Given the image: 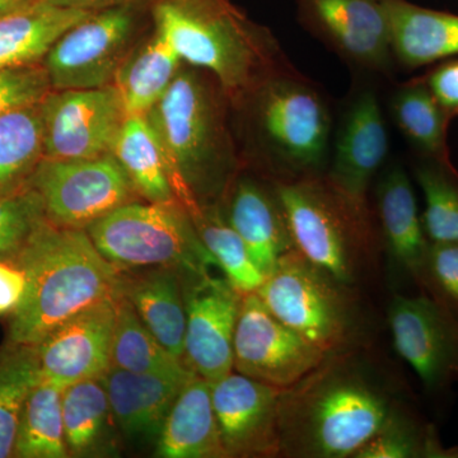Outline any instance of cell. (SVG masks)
Here are the masks:
<instances>
[{"label": "cell", "instance_id": "obj_1", "mask_svg": "<svg viewBox=\"0 0 458 458\" xmlns=\"http://www.w3.org/2000/svg\"><path fill=\"white\" fill-rule=\"evenodd\" d=\"M397 405L367 373L340 354L280 390V454L346 458L390 420Z\"/></svg>", "mask_w": 458, "mask_h": 458}, {"label": "cell", "instance_id": "obj_2", "mask_svg": "<svg viewBox=\"0 0 458 458\" xmlns=\"http://www.w3.org/2000/svg\"><path fill=\"white\" fill-rule=\"evenodd\" d=\"M12 262L25 273L27 288L9 316V343L38 345L66 319L123 294L122 270L99 254L86 229L47 219Z\"/></svg>", "mask_w": 458, "mask_h": 458}, {"label": "cell", "instance_id": "obj_3", "mask_svg": "<svg viewBox=\"0 0 458 458\" xmlns=\"http://www.w3.org/2000/svg\"><path fill=\"white\" fill-rule=\"evenodd\" d=\"M152 13L156 31L180 59L213 74L229 98L289 72L273 36L229 0H156Z\"/></svg>", "mask_w": 458, "mask_h": 458}, {"label": "cell", "instance_id": "obj_4", "mask_svg": "<svg viewBox=\"0 0 458 458\" xmlns=\"http://www.w3.org/2000/svg\"><path fill=\"white\" fill-rule=\"evenodd\" d=\"M146 119L164 148L181 204L188 209L200 195L218 191L233 152L216 89L201 75L179 72Z\"/></svg>", "mask_w": 458, "mask_h": 458}, {"label": "cell", "instance_id": "obj_5", "mask_svg": "<svg viewBox=\"0 0 458 458\" xmlns=\"http://www.w3.org/2000/svg\"><path fill=\"white\" fill-rule=\"evenodd\" d=\"M276 190L294 249L344 284H354L372 250L369 212L318 176L282 181Z\"/></svg>", "mask_w": 458, "mask_h": 458}, {"label": "cell", "instance_id": "obj_6", "mask_svg": "<svg viewBox=\"0 0 458 458\" xmlns=\"http://www.w3.org/2000/svg\"><path fill=\"white\" fill-rule=\"evenodd\" d=\"M86 231L99 254L119 270L172 267L190 279L216 267L180 203L131 201Z\"/></svg>", "mask_w": 458, "mask_h": 458}, {"label": "cell", "instance_id": "obj_7", "mask_svg": "<svg viewBox=\"0 0 458 458\" xmlns=\"http://www.w3.org/2000/svg\"><path fill=\"white\" fill-rule=\"evenodd\" d=\"M256 294L286 327L327 355L342 354L360 335V313L351 285L293 249Z\"/></svg>", "mask_w": 458, "mask_h": 458}, {"label": "cell", "instance_id": "obj_8", "mask_svg": "<svg viewBox=\"0 0 458 458\" xmlns=\"http://www.w3.org/2000/svg\"><path fill=\"white\" fill-rule=\"evenodd\" d=\"M252 93L259 134L276 167L288 180L318 176L330 153L331 114L322 96L291 71Z\"/></svg>", "mask_w": 458, "mask_h": 458}, {"label": "cell", "instance_id": "obj_9", "mask_svg": "<svg viewBox=\"0 0 458 458\" xmlns=\"http://www.w3.org/2000/svg\"><path fill=\"white\" fill-rule=\"evenodd\" d=\"M40 195L47 221L87 229L108 213L135 201L134 186L113 153L83 159H47L26 180Z\"/></svg>", "mask_w": 458, "mask_h": 458}, {"label": "cell", "instance_id": "obj_10", "mask_svg": "<svg viewBox=\"0 0 458 458\" xmlns=\"http://www.w3.org/2000/svg\"><path fill=\"white\" fill-rule=\"evenodd\" d=\"M147 4L92 12L57 38L44 57L53 90L98 89L114 83L129 55L140 13Z\"/></svg>", "mask_w": 458, "mask_h": 458}, {"label": "cell", "instance_id": "obj_11", "mask_svg": "<svg viewBox=\"0 0 458 458\" xmlns=\"http://www.w3.org/2000/svg\"><path fill=\"white\" fill-rule=\"evenodd\" d=\"M328 355L286 327L256 293L243 295L233 340V369L278 390L291 387Z\"/></svg>", "mask_w": 458, "mask_h": 458}, {"label": "cell", "instance_id": "obj_12", "mask_svg": "<svg viewBox=\"0 0 458 458\" xmlns=\"http://www.w3.org/2000/svg\"><path fill=\"white\" fill-rule=\"evenodd\" d=\"M44 158L83 159L110 155L128 114L114 84L51 90L42 99Z\"/></svg>", "mask_w": 458, "mask_h": 458}, {"label": "cell", "instance_id": "obj_13", "mask_svg": "<svg viewBox=\"0 0 458 458\" xmlns=\"http://www.w3.org/2000/svg\"><path fill=\"white\" fill-rule=\"evenodd\" d=\"M394 351L428 393L458 384V318L428 295H394L388 309Z\"/></svg>", "mask_w": 458, "mask_h": 458}, {"label": "cell", "instance_id": "obj_14", "mask_svg": "<svg viewBox=\"0 0 458 458\" xmlns=\"http://www.w3.org/2000/svg\"><path fill=\"white\" fill-rule=\"evenodd\" d=\"M186 307L183 363L214 382L233 370V340L243 294L210 274L183 286Z\"/></svg>", "mask_w": 458, "mask_h": 458}, {"label": "cell", "instance_id": "obj_15", "mask_svg": "<svg viewBox=\"0 0 458 458\" xmlns=\"http://www.w3.org/2000/svg\"><path fill=\"white\" fill-rule=\"evenodd\" d=\"M298 16L349 63L379 73L393 68L390 23L382 0H298Z\"/></svg>", "mask_w": 458, "mask_h": 458}, {"label": "cell", "instance_id": "obj_16", "mask_svg": "<svg viewBox=\"0 0 458 458\" xmlns=\"http://www.w3.org/2000/svg\"><path fill=\"white\" fill-rule=\"evenodd\" d=\"M107 298L50 331L36 346L41 379L64 390L110 369L117 301Z\"/></svg>", "mask_w": 458, "mask_h": 458}, {"label": "cell", "instance_id": "obj_17", "mask_svg": "<svg viewBox=\"0 0 458 458\" xmlns=\"http://www.w3.org/2000/svg\"><path fill=\"white\" fill-rule=\"evenodd\" d=\"M278 388L233 372L212 382V399L225 456L280 454Z\"/></svg>", "mask_w": 458, "mask_h": 458}, {"label": "cell", "instance_id": "obj_18", "mask_svg": "<svg viewBox=\"0 0 458 458\" xmlns=\"http://www.w3.org/2000/svg\"><path fill=\"white\" fill-rule=\"evenodd\" d=\"M390 149L381 105L363 90L344 114L327 176L331 186L358 209L367 210V192Z\"/></svg>", "mask_w": 458, "mask_h": 458}, {"label": "cell", "instance_id": "obj_19", "mask_svg": "<svg viewBox=\"0 0 458 458\" xmlns=\"http://www.w3.org/2000/svg\"><path fill=\"white\" fill-rule=\"evenodd\" d=\"M191 373L189 369L137 373L110 367L102 379L114 423L128 438L157 442L168 411Z\"/></svg>", "mask_w": 458, "mask_h": 458}, {"label": "cell", "instance_id": "obj_20", "mask_svg": "<svg viewBox=\"0 0 458 458\" xmlns=\"http://www.w3.org/2000/svg\"><path fill=\"white\" fill-rule=\"evenodd\" d=\"M377 213L388 254L396 267L420 288L430 241L419 214L411 181L399 165H393L379 181Z\"/></svg>", "mask_w": 458, "mask_h": 458}, {"label": "cell", "instance_id": "obj_21", "mask_svg": "<svg viewBox=\"0 0 458 458\" xmlns=\"http://www.w3.org/2000/svg\"><path fill=\"white\" fill-rule=\"evenodd\" d=\"M227 219L242 238L252 261L265 278L276 270L280 259L294 249L276 189L270 192L255 181H238Z\"/></svg>", "mask_w": 458, "mask_h": 458}, {"label": "cell", "instance_id": "obj_22", "mask_svg": "<svg viewBox=\"0 0 458 458\" xmlns=\"http://www.w3.org/2000/svg\"><path fill=\"white\" fill-rule=\"evenodd\" d=\"M390 23L394 62L419 69L458 56V14L410 0H382Z\"/></svg>", "mask_w": 458, "mask_h": 458}, {"label": "cell", "instance_id": "obj_23", "mask_svg": "<svg viewBox=\"0 0 458 458\" xmlns=\"http://www.w3.org/2000/svg\"><path fill=\"white\" fill-rule=\"evenodd\" d=\"M156 443L158 457H227L214 412L212 382L194 372L190 375Z\"/></svg>", "mask_w": 458, "mask_h": 458}, {"label": "cell", "instance_id": "obj_24", "mask_svg": "<svg viewBox=\"0 0 458 458\" xmlns=\"http://www.w3.org/2000/svg\"><path fill=\"white\" fill-rule=\"evenodd\" d=\"M182 278L172 267H152L135 276H123V295L159 343L183 361L186 307Z\"/></svg>", "mask_w": 458, "mask_h": 458}, {"label": "cell", "instance_id": "obj_25", "mask_svg": "<svg viewBox=\"0 0 458 458\" xmlns=\"http://www.w3.org/2000/svg\"><path fill=\"white\" fill-rule=\"evenodd\" d=\"M90 13L35 0L0 16V71L38 64L60 36Z\"/></svg>", "mask_w": 458, "mask_h": 458}, {"label": "cell", "instance_id": "obj_26", "mask_svg": "<svg viewBox=\"0 0 458 458\" xmlns=\"http://www.w3.org/2000/svg\"><path fill=\"white\" fill-rule=\"evenodd\" d=\"M113 155L148 203H179L164 148L146 116L126 117Z\"/></svg>", "mask_w": 458, "mask_h": 458}, {"label": "cell", "instance_id": "obj_27", "mask_svg": "<svg viewBox=\"0 0 458 458\" xmlns=\"http://www.w3.org/2000/svg\"><path fill=\"white\" fill-rule=\"evenodd\" d=\"M180 56L155 32L153 38L129 54L114 75V86L128 116H146L179 74Z\"/></svg>", "mask_w": 458, "mask_h": 458}, {"label": "cell", "instance_id": "obj_28", "mask_svg": "<svg viewBox=\"0 0 458 458\" xmlns=\"http://www.w3.org/2000/svg\"><path fill=\"white\" fill-rule=\"evenodd\" d=\"M390 111L397 128L420 153L421 158L454 167L447 141L452 120L423 78H417L397 89L391 98Z\"/></svg>", "mask_w": 458, "mask_h": 458}, {"label": "cell", "instance_id": "obj_29", "mask_svg": "<svg viewBox=\"0 0 458 458\" xmlns=\"http://www.w3.org/2000/svg\"><path fill=\"white\" fill-rule=\"evenodd\" d=\"M13 457H69L59 386L41 381L27 396L18 420Z\"/></svg>", "mask_w": 458, "mask_h": 458}, {"label": "cell", "instance_id": "obj_30", "mask_svg": "<svg viewBox=\"0 0 458 458\" xmlns=\"http://www.w3.org/2000/svg\"><path fill=\"white\" fill-rule=\"evenodd\" d=\"M111 420L104 379L75 382L63 390V423L69 456H90L106 445Z\"/></svg>", "mask_w": 458, "mask_h": 458}, {"label": "cell", "instance_id": "obj_31", "mask_svg": "<svg viewBox=\"0 0 458 458\" xmlns=\"http://www.w3.org/2000/svg\"><path fill=\"white\" fill-rule=\"evenodd\" d=\"M201 242L225 274L229 284L241 294L256 293L265 276L256 267L242 238L213 205L198 204L188 210Z\"/></svg>", "mask_w": 458, "mask_h": 458}, {"label": "cell", "instance_id": "obj_32", "mask_svg": "<svg viewBox=\"0 0 458 458\" xmlns=\"http://www.w3.org/2000/svg\"><path fill=\"white\" fill-rule=\"evenodd\" d=\"M42 158V101L0 114V189L25 182Z\"/></svg>", "mask_w": 458, "mask_h": 458}, {"label": "cell", "instance_id": "obj_33", "mask_svg": "<svg viewBox=\"0 0 458 458\" xmlns=\"http://www.w3.org/2000/svg\"><path fill=\"white\" fill-rule=\"evenodd\" d=\"M110 367L137 373L174 372L188 369L157 340L128 298L117 301Z\"/></svg>", "mask_w": 458, "mask_h": 458}, {"label": "cell", "instance_id": "obj_34", "mask_svg": "<svg viewBox=\"0 0 458 458\" xmlns=\"http://www.w3.org/2000/svg\"><path fill=\"white\" fill-rule=\"evenodd\" d=\"M41 381L35 345L7 342L0 346V458L13 457L23 403Z\"/></svg>", "mask_w": 458, "mask_h": 458}, {"label": "cell", "instance_id": "obj_35", "mask_svg": "<svg viewBox=\"0 0 458 458\" xmlns=\"http://www.w3.org/2000/svg\"><path fill=\"white\" fill-rule=\"evenodd\" d=\"M426 209L424 231L430 242H458V171L421 158L414 168Z\"/></svg>", "mask_w": 458, "mask_h": 458}, {"label": "cell", "instance_id": "obj_36", "mask_svg": "<svg viewBox=\"0 0 458 458\" xmlns=\"http://www.w3.org/2000/svg\"><path fill=\"white\" fill-rule=\"evenodd\" d=\"M447 458L433 428L397 409L354 458Z\"/></svg>", "mask_w": 458, "mask_h": 458}, {"label": "cell", "instance_id": "obj_37", "mask_svg": "<svg viewBox=\"0 0 458 458\" xmlns=\"http://www.w3.org/2000/svg\"><path fill=\"white\" fill-rule=\"evenodd\" d=\"M47 219L40 195L27 181L0 189V261H13Z\"/></svg>", "mask_w": 458, "mask_h": 458}, {"label": "cell", "instance_id": "obj_38", "mask_svg": "<svg viewBox=\"0 0 458 458\" xmlns=\"http://www.w3.org/2000/svg\"><path fill=\"white\" fill-rule=\"evenodd\" d=\"M420 289L458 318V242H430Z\"/></svg>", "mask_w": 458, "mask_h": 458}, {"label": "cell", "instance_id": "obj_39", "mask_svg": "<svg viewBox=\"0 0 458 458\" xmlns=\"http://www.w3.org/2000/svg\"><path fill=\"white\" fill-rule=\"evenodd\" d=\"M53 90L44 65L31 64L0 71V114L36 104Z\"/></svg>", "mask_w": 458, "mask_h": 458}, {"label": "cell", "instance_id": "obj_40", "mask_svg": "<svg viewBox=\"0 0 458 458\" xmlns=\"http://www.w3.org/2000/svg\"><path fill=\"white\" fill-rule=\"evenodd\" d=\"M451 120L458 116V56L437 63L421 77Z\"/></svg>", "mask_w": 458, "mask_h": 458}, {"label": "cell", "instance_id": "obj_41", "mask_svg": "<svg viewBox=\"0 0 458 458\" xmlns=\"http://www.w3.org/2000/svg\"><path fill=\"white\" fill-rule=\"evenodd\" d=\"M27 279L12 261H0V316H11L25 297Z\"/></svg>", "mask_w": 458, "mask_h": 458}, {"label": "cell", "instance_id": "obj_42", "mask_svg": "<svg viewBox=\"0 0 458 458\" xmlns=\"http://www.w3.org/2000/svg\"><path fill=\"white\" fill-rule=\"evenodd\" d=\"M40 2L56 5V7L96 12L101 11V9L119 7V5L153 4L156 0H40Z\"/></svg>", "mask_w": 458, "mask_h": 458}, {"label": "cell", "instance_id": "obj_43", "mask_svg": "<svg viewBox=\"0 0 458 458\" xmlns=\"http://www.w3.org/2000/svg\"><path fill=\"white\" fill-rule=\"evenodd\" d=\"M32 2H35V0H0V16H4L9 12L16 11V9Z\"/></svg>", "mask_w": 458, "mask_h": 458}, {"label": "cell", "instance_id": "obj_44", "mask_svg": "<svg viewBox=\"0 0 458 458\" xmlns=\"http://www.w3.org/2000/svg\"><path fill=\"white\" fill-rule=\"evenodd\" d=\"M458 458V447L447 450V458Z\"/></svg>", "mask_w": 458, "mask_h": 458}]
</instances>
